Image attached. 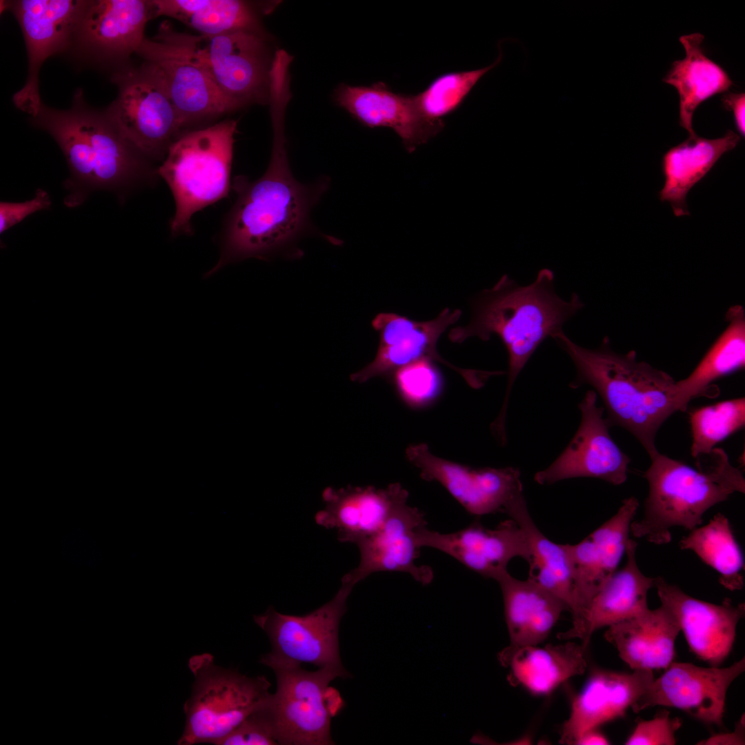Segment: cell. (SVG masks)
<instances>
[{
	"label": "cell",
	"mask_w": 745,
	"mask_h": 745,
	"mask_svg": "<svg viewBox=\"0 0 745 745\" xmlns=\"http://www.w3.org/2000/svg\"><path fill=\"white\" fill-rule=\"evenodd\" d=\"M336 99L364 126L391 128L410 153L445 126L443 120H430L422 113L415 95L395 92L382 82L369 86L343 85L337 91Z\"/></svg>",
	"instance_id": "44dd1931"
},
{
	"label": "cell",
	"mask_w": 745,
	"mask_h": 745,
	"mask_svg": "<svg viewBox=\"0 0 745 745\" xmlns=\"http://www.w3.org/2000/svg\"><path fill=\"white\" fill-rule=\"evenodd\" d=\"M290 98L283 90L270 95L273 141L268 167L255 181L244 177L234 180L237 197L218 237L219 258L206 277L234 262L251 257L266 259L285 252L308 229L310 210L327 184L304 185L291 172L284 135L285 108Z\"/></svg>",
	"instance_id": "6da1fadb"
},
{
	"label": "cell",
	"mask_w": 745,
	"mask_h": 745,
	"mask_svg": "<svg viewBox=\"0 0 745 745\" xmlns=\"http://www.w3.org/2000/svg\"><path fill=\"white\" fill-rule=\"evenodd\" d=\"M459 309L444 308L436 318L418 321L392 312H381L372 321L378 332L379 344L374 359L362 369L352 373L350 379L364 383L377 377H389L399 368L426 359L439 361L458 372L473 388L483 386L496 372L466 369L444 359L437 351L441 335L459 321Z\"/></svg>",
	"instance_id": "7c38bea8"
},
{
	"label": "cell",
	"mask_w": 745,
	"mask_h": 745,
	"mask_svg": "<svg viewBox=\"0 0 745 745\" xmlns=\"http://www.w3.org/2000/svg\"><path fill=\"white\" fill-rule=\"evenodd\" d=\"M728 324L686 378L675 381L674 398L677 411H684L693 399L705 395L713 382L742 369L745 365V315L742 307L731 308Z\"/></svg>",
	"instance_id": "d6a6232c"
},
{
	"label": "cell",
	"mask_w": 745,
	"mask_h": 745,
	"mask_svg": "<svg viewBox=\"0 0 745 745\" xmlns=\"http://www.w3.org/2000/svg\"><path fill=\"white\" fill-rule=\"evenodd\" d=\"M419 546L440 550L485 578L497 581L508 572L509 562L521 557L529 564L531 553L527 539L512 519L495 528L474 522L455 532L441 533L420 528L417 533Z\"/></svg>",
	"instance_id": "d6986e66"
},
{
	"label": "cell",
	"mask_w": 745,
	"mask_h": 745,
	"mask_svg": "<svg viewBox=\"0 0 745 745\" xmlns=\"http://www.w3.org/2000/svg\"><path fill=\"white\" fill-rule=\"evenodd\" d=\"M637 543L630 539L626 561L602 586L586 611L582 644L587 648L590 637L598 629L629 619L649 608L648 590L654 587L655 577L646 576L636 560Z\"/></svg>",
	"instance_id": "f546056e"
},
{
	"label": "cell",
	"mask_w": 745,
	"mask_h": 745,
	"mask_svg": "<svg viewBox=\"0 0 745 745\" xmlns=\"http://www.w3.org/2000/svg\"><path fill=\"white\" fill-rule=\"evenodd\" d=\"M633 670L626 673L594 670L571 703L559 743L575 744L586 731L624 715L655 679L653 670Z\"/></svg>",
	"instance_id": "cb8c5ba5"
},
{
	"label": "cell",
	"mask_w": 745,
	"mask_h": 745,
	"mask_svg": "<svg viewBox=\"0 0 745 745\" xmlns=\"http://www.w3.org/2000/svg\"><path fill=\"white\" fill-rule=\"evenodd\" d=\"M679 547L695 553L719 574V582L730 590L742 588L744 557L728 519L718 513L704 526L690 530Z\"/></svg>",
	"instance_id": "e575fe53"
},
{
	"label": "cell",
	"mask_w": 745,
	"mask_h": 745,
	"mask_svg": "<svg viewBox=\"0 0 745 745\" xmlns=\"http://www.w3.org/2000/svg\"><path fill=\"white\" fill-rule=\"evenodd\" d=\"M237 121L224 119L181 134L157 167L172 194L173 237L193 233V215L228 196Z\"/></svg>",
	"instance_id": "8992f818"
},
{
	"label": "cell",
	"mask_w": 745,
	"mask_h": 745,
	"mask_svg": "<svg viewBox=\"0 0 745 745\" xmlns=\"http://www.w3.org/2000/svg\"><path fill=\"white\" fill-rule=\"evenodd\" d=\"M571 359L575 378L569 386L592 387L606 413L610 427L616 426L630 433L650 459L659 452L656 436L663 424L677 412L675 380L666 372L637 358L635 352H615L607 337L596 349L573 342L562 332L553 338Z\"/></svg>",
	"instance_id": "3957f363"
},
{
	"label": "cell",
	"mask_w": 745,
	"mask_h": 745,
	"mask_svg": "<svg viewBox=\"0 0 745 745\" xmlns=\"http://www.w3.org/2000/svg\"><path fill=\"white\" fill-rule=\"evenodd\" d=\"M586 648L568 642L559 644L526 646L507 654H498L501 664L509 669L508 679L532 694L547 695L569 679L584 673Z\"/></svg>",
	"instance_id": "83f0119b"
},
{
	"label": "cell",
	"mask_w": 745,
	"mask_h": 745,
	"mask_svg": "<svg viewBox=\"0 0 745 745\" xmlns=\"http://www.w3.org/2000/svg\"><path fill=\"white\" fill-rule=\"evenodd\" d=\"M723 106L728 110H732L733 113L734 122L736 130L739 134L744 137L745 135V123H744V108H745V95L744 92H728L724 94L722 99Z\"/></svg>",
	"instance_id": "b9f144b4"
},
{
	"label": "cell",
	"mask_w": 745,
	"mask_h": 745,
	"mask_svg": "<svg viewBox=\"0 0 745 745\" xmlns=\"http://www.w3.org/2000/svg\"><path fill=\"white\" fill-rule=\"evenodd\" d=\"M501 58L500 51L495 61L486 67L448 72L435 78L424 90L415 95L422 113L430 120H443L461 106L479 79L498 65Z\"/></svg>",
	"instance_id": "8d00e7d4"
},
{
	"label": "cell",
	"mask_w": 745,
	"mask_h": 745,
	"mask_svg": "<svg viewBox=\"0 0 745 745\" xmlns=\"http://www.w3.org/2000/svg\"><path fill=\"white\" fill-rule=\"evenodd\" d=\"M188 668L195 680L183 705L186 722L179 745H217L262 707L271 694V684L266 677H252L224 668L215 664L210 653L192 656Z\"/></svg>",
	"instance_id": "52a82bcc"
},
{
	"label": "cell",
	"mask_w": 745,
	"mask_h": 745,
	"mask_svg": "<svg viewBox=\"0 0 745 745\" xmlns=\"http://www.w3.org/2000/svg\"><path fill=\"white\" fill-rule=\"evenodd\" d=\"M424 526L426 521L419 509L407 503L401 506L380 530L356 544L359 563L341 582L355 586L373 573L390 571L406 573L423 585L430 584L434 576L432 568L416 562L421 548L417 533Z\"/></svg>",
	"instance_id": "7402d4cb"
},
{
	"label": "cell",
	"mask_w": 745,
	"mask_h": 745,
	"mask_svg": "<svg viewBox=\"0 0 745 745\" xmlns=\"http://www.w3.org/2000/svg\"><path fill=\"white\" fill-rule=\"evenodd\" d=\"M523 530L531 553L528 578L544 587L566 606L577 619L578 608L572 562L566 544L550 540L539 529L528 511L524 494L505 510Z\"/></svg>",
	"instance_id": "1f68e13d"
},
{
	"label": "cell",
	"mask_w": 745,
	"mask_h": 745,
	"mask_svg": "<svg viewBox=\"0 0 745 745\" xmlns=\"http://www.w3.org/2000/svg\"><path fill=\"white\" fill-rule=\"evenodd\" d=\"M81 0L10 1L9 10L17 20L28 55V76L24 86L12 97L14 105L30 115L39 113L43 104L39 89V74L50 56L69 50Z\"/></svg>",
	"instance_id": "9a60e30c"
},
{
	"label": "cell",
	"mask_w": 745,
	"mask_h": 745,
	"mask_svg": "<svg viewBox=\"0 0 745 745\" xmlns=\"http://www.w3.org/2000/svg\"><path fill=\"white\" fill-rule=\"evenodd\" d=\"M31 121L57 141L81 185L91 189L127 188L159 177L152 161L122 135L105 111L86 104L81 89L68 109L43 103Z\"/></svg>",
	"instance_id": "5b68a950"
},
{
	"label": "cell",
	"mask_w": 745,
	"mask_h": 745,
	"mask_svg": "<svg viewBox=\"0 0 745 745\" xmlns=\"http://www.w3.org/2000/svg\"><path fill=\"white\" fill-rule=\"evenodd\" d=\"M744 728L742 725V720L738 723L736 729L733 733H721L714 735L707 739L704 740L702 744L709 745H718V744H731V745H742L744 744V737L742 733V728Z\"/></svg>",
	"instance_id": "7bdbcfd3"
},
{
	"label": "cell",
	"mask_w": 745,
	"mask_h": 745,
	"mask_svg": "<svg viewBox=\"0 0 745 745\" xmlns=\"http://www.w3.org/2000/svg\"><path fill=\"white\" fill-rule=\"evenodd\" d=\"M266 704L249 715L217 745L279 744Z\"/></svg>",
	"instance_id": "f35d334b"
},
{
	"label": "cell",
	"mask_w": 745,
	"mask_h": 745,
	"mask_svg": "<svg viewBox=\"0 0 745 745\" xmlns=\"http://www.w3.org/2000/svg\"><path fill=\"white\" fill-rule=\"evenodd\" d=\"M638 499H624L617 513L583 540L566 544L572 562L577 608L584 616L604 582L617 570L629 542Z\"/></svg>",
	"instance_id": "603a6c76"
},
{
	"label": "cell",
	"mask_w": 745,
	"mask_h": 745,
	"mask_svg": "<svg viewBox=\"0 0 745 745\" xmlns=\"http://www.w3.org/2000/svg\"><path fill=\"white\" fill-rule=\"evenodd\" d=\"M406 455L421 477L439 483L473 515L504 513L523 494L520 471L513 467L473 468L433 454L424 443L408 446Z\"/></svg>",
	"instance_id": "2e32d148"
},
{
	"label": "cell",
	"mask_w": 745,
	"mask_h": 745,
	"mask_svg": "<svg viewBox=\"0 0 745 745\" xmlns=\"http://www.w3.org/2000/svg\"><path fill=\"white\" fill-rule=\"evenodd\" d=\"M277 689L266 707L272 719L279 744H333L331 718L344 704L330 686L337 677L350 674L344 668H319L315 671L301 665L274 664Z\"/></svg>",
	"instance_id": "9c48e42d"
},
{
	"label": "cell",
	"mask_w": 745,
	"mask_h": 745,
	"mask_svg": "<svg viewBox=\"0 0 745 745\" xmlns=\"http://www.w3.org/2000/svg\"><path fill=\"white\" fill-rule=\"evenodd\" d=\"M354 586L342 583L335 597L302 616L284 615L270 606L254 621L268 635L271 651L260 662L342 668L339 649V628L346 611L347 599Z\"/></svg>",
	"instance_id": "8fae6325"
},
{
	"label": "cell",
	"mask_w": 745,
	"mask_h": 745,
	"mask_svg": "<svg viewBox=\"0 0 745 745\" xmlns=\"http://www.w3.org/2000/svg\"><path fill=\"white\" fill-rule=\"evenodd\" d=\"M195 47L196 35L179 32L166 21L152 39H144L136 53L162 82L183 132L239 108L219 90Z\"/></svg>",
	"instance_id": "ba28073f"
},
{
	"label": "cell",
	"mask_w": 745,
	"mask_h": 745,
	"mask_svg": "<svg viewBox=\"0 0 745 745\" xmlns=\"http://www.w3.org/2000/svg\"><path fill=\"white\" fill-rule=\"evenodd\" d=\"M681 726L680 719L670 717L668 712L665 711L651 719L638 722L625 744L674 745L675 733Z\"/></svg>",
	"instance_id": "ab89813d"
},
{
	"label": "cell",
	"mask_w": 745,
	"mask_h": 745,
	"mask_svg": "<svg viewBox=\"0 0 745 745\" xmlns=\"http://www.w3.org/2000/svg\"><path fill=\"white\" fill-rule=\"evenodd\" d=\"M744 670V658L724 668L672 662L631 708L638 713L655 706L673 707L706 724L720 726L727 691Z\"/></svg>",
	"instance_id": "ac0fdd59"
},
{
	"label": "cell",
	"mask_w": 745,
	"mask_h": 745,
	"mask_svg": "<svg viewBox=\"0 0 745 745\" xmlns=\"http://www.w3.org/2000/svg\"><path fill=\"white\" fill-rule=\"evenodd\" d=\"M408 498V491L399 483L384 488L328 487L322 493L324 508L315 519L319 526L337 530L341 542L356 544L380 530Z\"/></svg>",
	"instance_id": "d4e9b609"
},
{
	"label": "cell",
	"mask_w": 745,
	"mask_h": 745,
	"mask_svg": "<svg viewBox=\"0 0 745 745\" xmlns=\"http://www.w3.org/2000/svg\"><path fill=\"white\" fill-rule=\"evenodd\" d=\"M739 141V135L728 130L716 139L689 135L683 142L669 148L662 159L664 183L659 192L660 201L668 202L676 217L689 215L686 199L690 190Z\"/></svg>",
	"instance_id": "f1b7e54d"
},
{
	"label": "cell",
	"mask_w": 745,
	"mask_h": 745,
	"mask_svg": "<svg viewBox=\"0 0 745 745\" xmlns=\"http://www.w3.org/2000/svg\"><path fill=\"white\" fill-rule=\"evenodd\" d=\"M501 588L510 644L499 653L539 645L559 620L565 604L528 577L518 579L507 572L496 581Z\"/></svg>",
	"instance_id": "484cf974"
},
{
	"label": "cell",
	"mask_w": 745,
	"mask_h": 745,
	"mask_svg": "<svg viewBox=\"0 0 745 745\" xmlns=\"http://www.w3.org/2000/svg\"><path fill=\"white\" fill-rule=\"evenodd\" d=\"M608 738L598 728H594L584 733L575 742V744H609Z\"/></svg>",
	"instance_id": "ee69618b"
},
{
	"label": "cell",
	"mask_w": 745,
	"mask_h": 745,
	"mask_svg": "<svg viewBox=\"0 0 745 745\" xmlns=\"http://www.w3.org/2000/svg\"><path fill=\"white\" fill-rule=\"evenodd\" d=\"M650 460L644 474L648 485L644 515L633 520L630 533L654 544L669 543L673 527L695 528L711 507L745 493L742 471L721 448L695 459V467L660 453Z\"/></svg>",
	"instance_id": "277c9868"
},
{
	"label": "cell",
	"mask_w": 745,
	"mask_h": 745,
	"mask_svg": "<svg viewBox=\"0 0 745 745\" xmlns=\"http://www.w3.org/2000/svg\"><path fill=\"white\" fill-rule=\"evenodd\" d=\"M661 604L675 617L691 650L712 666H719L730 654L737 626L744 617V603L726 598L721 604L693 597L661 577H655Z\"/></svg>",
	"instance_id": "ffe728a7"
},
{
	"label": "cell",
	"mask_w": 745,
	"mask_h": 745,
	"mask_svg": "<svg viewBox=\"0 0 745 745\" xmlns=\"http://www.w3.org/2000/svg\"><path fill=\"white\" fill-rule=\"evenodd\" d=\"M116 99L104 110L122 135L152 161H162L183 133L178 114L162 82L145 62L123 66L111 77Z\"/></svg>",
	"instance_id": "30bf717a"
},
{
	"label": "cell",
	"mask_w": 745,
	"mask_h": 745,
	"mask_svg": "<svg viewBox=\"0 0 745 745\" xmlns=\"http://www.w3.org/2000/svg\"><path fill=\"white\" fill-rule=\"evenodd\" d=\"M691 453L697 459L745 424V398L739 397L697 408L690 413Z\"/></svg>",
	"instance_id": "d590c367"
},
{
	"label": "cell",
	"mask_w": 745,
	"mask_h": 745,
	"mask_svg": "<svg viewBox=\"0 0 745 745\" xmlns=\"http://www.w3.org/2000/svg\"><path fill=\"white\" fill-rule=\"evenodd\" d=\"M388 377L401 397L412 406L429 404L440 394L443 386L434 361L426 359L402 366Z\"/></svg>",
	"instance_id": "74e56055"
},
{
	"label": "cell",
	"mask_w": 745,
	"mask_h": 745,
	"mask_svg": "<svg viewBox=\"0 0 745 745\" xmlns=\"http://www.w3.org/2000/svg\"><path fill=\"white\" fill-rule=\"evenodd\" d=\"M597 400L594 390L586 393L579 404L581 421L575 435L548 468L535 475L537 484L551 485L577 477L597 478L615 486L626 481L630 459L612 439L604 409Z\"/></svg>",
	"instance_id": "5bb4252c"
},
{
	"label": "cell",
	"mask_w": 745,
	"mask_h": 745,
	"mask_svg": "<svg viewBox=\"0 0 745 745\" xmlns=\"http://www.w3.org/2000/svg\"><path fill=\"white\" fill-rule=\"evenodd\" d=\"M51 201L48 192L37 189L34 197L23 202L1 201L0 203V232L3 233L28 216L49 208Z\"/></svg>",
	"instance_id": "60d3db41"
},
{
	"label": "cell",
	"mask_w": 745,
	"mask_h": 745,
	"mask_svg": "<svg viewBox=\"0 0 745 745\" xmlns=\"http://www.w3.org/2000/svg\"><path fill=\"white\" fill-rule=\"evenodd\" d=\"M704 36L699 32L682 35L679 40L686 56L673 61L662 81L675 88L679 99V125L689 135H695L693 119L705 100L728 92L734 83L728 74L708 58L703 48Z\"/></svg>",
	"instance_id": "4dcf8cb0"
},
{
	"label": "cell",
	"mask_w": 745,
	"mask_h": 745,
	"mask_svg": "<svg viewBox=\"0 0 745 745\" xmlns=\"http://www.w3.org/2000/svg\"><path fill=\"white\" fill-rule=\"evenodd\" d=\"M152 19L163 16L213 37L246 30L262 34L257 14L250 4L240 0H150Z\"/></svg>",
	"instance_id": "836d02e7"
},
{
	"label": "cell",
	"mask_w": 745,
	"mask_h": 745,
	"mask_svg": "<svg viewBox=\"0 0 745 745\" xmlns=\"http://www.w3.org/2000/svg\"><path fill=\"white\" fill-rule=\"evenodd\" d=\"M679 632L674 615L661 604L608 627L604 637L631 669L653 670L673 662Z\"/></svg>",
	"instance_id": "4316f807"
},
{
	"label": "cell",
	"mask_w": 745,
	"mask_h": 745,
	"mask_svg": "<svg viewBox=\"0 0 745 745\" xmlns=\"http://www.w3.org/2000/svg\"><path fill=\"white\" fill-rule=\"evenodd\" d=\"M554 272L541 269L531 284L519 285L503 275L489 289L472 299L469 324L450 330L448 338L461 344L475 337L488 341L497 335L505 346L508 360L506 394L491 430L506 433V419L512 388L517 377L539 345L548 337L563 332L564 324L584 304L573 292L568 300L561 298L554 286Z\"/></svg>",
	"instance_id": "7a4b0ae2"
},
{
	"label": "cell",
	"mask_w": 745,
	"mask_h": 745,
	"mask_svg": "<svg viewBox=\"0 0 745 745\" xmlns=\"http://www.w3.org/2000/svg\"><path fill=\"white\" fill-rule=\"evenodd\" d=\"M195 49L219 90L239 108L269 96L272 61L262 34L237 30L196 35Z\"/></svg>",
	"instance_id": "4fadbf2b"
},
{
	"label": "cell",
	"mask_w": 745,
	"mask_h": 745,
	"mask_svg": "<svg viewBox=\"0 0 745 745\" xmlns=\"http://www.w3.org/2000/svg\"><path fill=\"white\" fill-rule=\"evenodd\" d=\"M151 19L150 1H83L70 48L95 62L123 63L137 53Z\"/></svg>",
	"instance_id": "e0dca14e"
}]
</instances>
